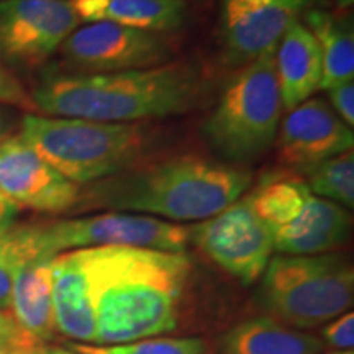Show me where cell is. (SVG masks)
Segmentation results:
<instances>
[{"label":"cell","mask_w":354,"mask_h":354,"mask_svg":"<svg viewBox=\"0 0 354 354\" xmlns=\"http://www.w3.org/2000/svg\"><path fill=\"white\" fill-rule=\"evenodd\" d=\"M95 344H123L176 330L190 259L128 246L87 248Z\"/></svg>","instance_id":"cell-1"},{"label":"cell","mask_w":354,"mask_h":354,"mask_svg":"<svg viewBox=\"0 0 354 354\" xmlns=\"http://www.w3.org/2000/svg\"><path fill=\"white\" fill-rule=\"evenodd\" d=\"M253 183L245 166L184 154L81 187L73 210L128 212L172 221H203L232 205Z\"/></svg>","instance_id":"cell-2"},{"label":"cell","mask_w":354,"mask_h":354,"mask_svg":"<svg viewBox=\"0 0 354 354\" xmlns=\"http://www.w3.org/2000/svg\"><path fill=\"white\" fill-rule=\"evenodd\" d=\"M205 91L196 64L172 61L158 68L112 74L56 73L44 76L32 99L51 117L136 123L192 110Z\"/></svg>","instance_id":"cell-3"},{"label":"cell","mask_w":354,"mask_h":354,"mask_svg":"<svg viewBox=\"0 0 354 354\" xmlns=\"http://www.w3.org/2000/svg\"><path fill=\"white\" fill-rule=\"evenodd\" d=\"M20 138L48 165L77 185H87L131 167L149 143L140 123H109L84 118L26 113Z\"/></svg>","instance_id":"cell-4"},{"label":"cell","mask_w":354,"mask_h":354,"mask_svg":"<svg viewBox=\"0 0 354 354\" xmlns=\"http://www.w3.org/2000/svg\"><path fill=\"white\" fill-rule=\"evenodd\" d=\"M274 56L276 48L240 68L203 123V138L225 162L250 165L276 141L284 107Z\"/></svg>","instance_id":"cell-5"},{"label":"cell","mask_w":354,"mask_h":354,"mask_svg":"<svg viewBox=\"0 0 354 354\" xmlns=\"http://www.w3.org/2000/svg\"><path fill=\"white\" fill-rule=\"evenodd\" d=\"M354 272L346 256H284L269 261L259 300L274 320L312 328L353 305Z\"/></svg>","instance_id":"cell-6"},{"label":"cell","mask_w":354,"mask_h":354,"mask_svg":"<svg viewBox=\"0 0 354 354\" xmlns=\"http://www.w3.org/2000/svg\"><path fill=\"white\" fill-rule=\"evenodd\" d=\"M39 250L57 256L66 250L100 246H128L184 253L189 245V227L156 216L105 212V214L35 225Z\"/></svg>","instance_id":"cell-7"},{"label":"cell","mask_w":354,"mask_h":354,"mask_svg":"<svg viewBox=\"0 0 354 354\" xmlns=\"http://www.w3.org/2000/svg\"><path fill=\"white\" fill-rule=\"evenodd\" d=\"M71 74H112L172 63L176 43L162 33L97 21L74 30L61 44Z\"/></svg>","instance_id":"cell-8"},{"label":"cell","mask_w":354,"mask_h":354,"mask_svg":"<svg viewBox=\"0 0 354 354\" xmlns=\"http://www.w3.org/2000/svg\"><path fill=\"white\" fill-rule=\"evenodd\" d=\"M189 241L245 286L263 276L274 251L272 230L254 212L250 194L189 227Z\"/></svg>","instance_id":"cell-9"},{"label":"cell","mask_w":354,"mask_h":354,"mask_svg":"<svg viewBox=\"0 0 354 354\" xmlns=\"http://www.w3.org/2000/svg\"><path fill=\"white\" fill-rule=\"evenodd\" d=\"M79 21L69 0H0V59L19 69L38 68Z\"/></svg>","instance_id":"cell-10"},{"label":"cell","mask_w":354,"mask_h":354,"mask_svg":"<svg viewBox=\"0 0 354 354\" xmlns=\"http://www.w3.org/2000/svg\"><path fill=\"white\" fill-rule=\"evenodd\" d=\"M312 0H220L221 63L240 69L274 50Z\"/></svg>","instance_id":"cell-11"},{"label":"cell","mask_w":354,"mask_h":354,"mask_svg":"<svg viewBox=\"0 0 354 354\" xmlns=\"http://www.w3.org/2000/svg\"><path fill=\"white\" fill-rule=\"evenodd\" d=\"M0 190L15 202L44 214L73 210L81 185L57 172L20 136L0 145Z\"/></svg>","instance_id":"cell-12"},{"label":"cell","mask_w":354,"mask_h":354,"mask_svg":"<svg viewBox=\"0 0 354 354\" xmlns=\"http://www.w3.org/2000/svg\"><path fill=\"white\" fill-rule=\"evenodd\" d=\"M277 161L302 172L338 154L353 151L354 135L326 100L308 99L292 109L276 135Z\"/></svg>","instance_id":"cell-13"},{"label":"cell","mask_w":354,"mask_h":354,"mask_svg":"<svg viewBox=\"0 0 354 354\" xmlns=\"http://www.w3.org/2000/svg\"><path fill=\"white\" fill-rule=\"evenodd\" d=\"M53 308L56 330L79 343L95 342V304L87 248L68 251L55 258Z\"/></svg>","instance_id":"cell-14"},{"label":"cell","mask_w":354,"mask_h":354,"mask_svg":"<svg viewBox=\"0 0 354 354\" xmlns=\"http://www.w3.org/2000/svg\"><path fill=\"white\" fill-rule=\"evenodd\" d=\"M351 232V216L338 203L310 196L297 218L274 230V251L284 256L325 254L343 245Z\"/></svg>","instance_id":"cell-15"},{"label":"cell","mask_w":354,"mask_h":354,"mask_svg":"<svg viewBox=\"0 0 354 354\" xmlns=\"http://www.w3.org/2000/svg\"><path fill=\"white\" fill-rule=\"evenodd\" d=\"M276 74L287 112L308 100L322 86V51L300 20L292 21L276 46Z\"/></svg>","instance_id":"cell-16"},{"label":"cell","mask_w":354,"mask_h":354,"mask_svg":"<svg viewBox=\"0 0 354 354\" xmlns=\"http://www.w3.org/2000/svg\"><path fill=\"white\" fill-rule=\"evenodd\" d=\"M55 258L53 254L33 256L19 266L13 277L12 317L39 344L50 342L56 331L53 308Z\"/></svg>","instance_id":"cell-17"},{"label":"cell","mask_w":354,"mask_h":354,"mask_svg":"<svg viewBox=\"0 0 354 354\" xmlns=\"http://www.w3.org/2000/svg\"><path fill=\"white\" fill-rule=\"evenodd\" d=\"M304 25L317 39L322 51L323 76L320 88H333L354 79V32L346 13L310 7L302 13Z\"/></svg>","instance_id":"cell-18"},{"label":"cell","mask_w":354,"mask_h":354,"mask_svg":"<svg viewBox=\"0 0 354 354\" xmlns=\"http://www.w3.org/2000/svg\"><path fill=\"white\" fill-rule=\"evenodd\" d=\"M325 343L271 317L251 318L236 325L221 342L223 354H320Z\"/></svg>","instance_id":"cell-19"},{"label":"cell","mask_w":354,"mask_h":354,"mask_svg":"<svg viewBox=\"0 0 354 354\" xmlns=\"http://www.w3.org/2000/svg\"><path fill=\"white\" fill-rule=\"evenodd\" d=\"M187 8L185 0H104L102 21L169 35L183 28Z\"/></svg>","instance_id":"cell-20"},{"label":"cell","mask_w":354,"mask_h":354,"mask_svg":"<svg viewBox=\"0 0 354 354\" xmlns=\"http://www.w3.org/2000/svg\"><path fill=\"white\" fill-rule=\"evenodd\" d=\"M310 196L304 179L286 174L266 177L250 194L254 212L272 232L297 218Z\"/></svg>","instance_id":"cell-21"},{"label":"cell","mask_w":354,"mask_h":354,"mask_svg":"<svg viewBox=\"0 0 354 354\" xmlns=\"http://www.w3.org/2000/svg\"><path fill=\"white\" fill-rule=\"evenodd\" d=\"M305 184L317 197L344 209L354 205V153L346 151L302 171Z\"/></svg>","instance_id":"cell-22"},{"label":"cell","mask_w":354,"mask_h":354,"mask_svg":"<svg viewBox=\"0 0 354 354\" xmlns=\"http://www.w3.org/2000/svg\"><path fill=\"white\" fill-rule=\"evenodd\" d=\"M44 254L37 241L35 225H8L0 228V312L10 310L13 277L24 261Z\"/></svg>","instance_id":"cell-23"},{"label":"cell","mask_w":354,"mask_h":354,"mask_svg":"<svg viewBox=\"0 0 354 354\" xmlns=\"http://www.w3.org/2000/svg\"><path fill=\"white\" fill-rule=\"evenodd\" d=\"M71 351L79 354H210V346L202 338H146L123 344L71 343Z\"/></svg>","instance_id":"cell-24"},{"label":"cell","mask_w":354,"mask_h":354,"mask_svg":"<svg viewBox=\"0 0 354 354\" xmlns=\"http://www.w3.org/2000/svg\"><path fill=\"white\" fill-rule=\"evenodd\" d=\"M0 104L25 110L26 113H37L32 94L25 91L24 84L0 63Z\"/></svg>","instance_id":"cell-25"},{"label":"cell","mask_w":354,"mask_h":354,"mask_svg":"<svg viewBox=\"0 0 354 354\" xmlns=\"http://www.w3.org/2000/svg\"><path fill=\"white\" fill-rule=\"evenodd\" d=\"M323 339L336 351H351L354 346V315L351 312L344 313L338 320L331 322L323 330Z\"/></svg>","instance_id":"cell-26"},{"label":"cell","mask_w":354,"mask_h":354,"mask_svg":"<svg viewBox=\"0 0 354 354\" xmlns=\"http://www.w3.org/2000/svg\"><path fill=\"white\" fill-rule=\"evenodd\" d=\"M330 107L348 127H354V84L344 82L328 88Z\"/></svg>","instance_id":"cell-27"},{"label":"cell","mask_w":354,"mask_h":354,"mask_svg":"<svg viewBox=\"0 0 354 354\" xmlns=\"http://www.w3.org/2000/svg\"><path fill=\"white\" fill-rule=\"evenodd\" d=\"M41 344L35 342L32 338H20V339H0V354H12V353H25L32 354L35 349Z\"/></svg>","instance_id":"cell-28"},{"label":"cell","mask_w":354,"mask_h":354,"mask_svg":"<svg viewBox=\"0 0 354 354\" xmlns=\"http://www.w3.org/2000/svg\"><path fill=\"white\" fill-rule=\"evenodd\" d=\"M2 338L20 339V338H32V336L26 335L25 331L17 325L15 318L12 317V313L0 312V339Z\"/></svg>","instance_id":"cell-29"},{"label":"cell","mask_w":354,"mask_h":354,"mask_svg":"<svg viewBox=\"0 0 354 354\" xmlns=\"http://www.w3.org/2000/svg\"><path fill=\"white\" fill-rule=\"evenodd\" d=\"M17 214H19V205L15 202H12L0 190V228H6L8 225H12Z\"/></svg>","instance_id":"cell-30"},{"label":"cell","mask_w":354,"mask_h":354,"mask_svg":"<svg viewBox=\"0 0 354 354\" xmlns=\"http://www.w3.org/2000/svg\"><path fill=\"white\" fill-rule=\"evenodd\" d=\"M12 128H13V122H12L10 115H8L6 110L0 109V145H2L3 141L8 138Z\"/></svg>","instance_id":"cell-31"},{"label":"cell","mask_w":354,"mask_h":354,"mask_svg":"<svg viewBox=\"0 0 354 354\" xmlns=\"http://www.w3.org/2000/svg\"><path fill=\"white\" fill-rule=\"evenodd\" d=\"M32 354H79V353H74L71 351V349H64L59 346H46V344H41V346H38Z\"/></svg>","instance_id":"cell-32"},{"label":"cell","mask_w":354,"mask_h":354,"mask_svg":"<svg viewBox=\"0 0 354 354\" xmlns=\"http://www.w3.org/2000/svg\"><path fill=\"white\" fill-rule=\"evenodd\" d=\"M336 3H338L342 8H348L353 6V0H336Z\"/></svg>","instance_id":"cell-33"},{"label":"cell","mask_w":354,"mask_h":354,"mask_svg":"<svg viewBox=\"0 0 354 354\" xmlns=\"http://www.w3.org/2000/svg\"><path fill=\"white\" fill-rule=\"evenodd\" d=\"M328 354H353V351H335V353H328Z\"/></svg>","instance_id":"cell-34"},{"label":"cell","mask_w":354,"mask_h":354,"mask_svg":"<svg viewBox=\"0 0 354 354\" xmlns=\"http://www.w3.org/2000/svg\"><path fill=\"white\" fill-rule=\"evenodd\" d=\"M12 354H25V353H12Z\"/></svg>","instance_id":"cell-35"},{"label":"cell","mask_w":354,"mask_h":354,"mask_svg":"<svg viewBox=\"0 0 354 354\" xmlns=\"http://www.w3.org/2000/svg\"><path fill=\"white\" fill-rule=\"evenodd\" d=\"M185 2H187V0H185Z\"/></svg>","instance_id":"cell-36"}]
</instances>
